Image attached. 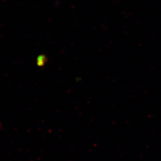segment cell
<instances>
[{"label":"cell","mask_w":161,"mask_h":161,"mask_svg":"<svg viewBox=\"0 0 161 161\" xmlns=\"http://www.w3.org/2000/svg\"><path fill=\"white\" fill-rule=\"evenodd\" d=\"M46 56L45 55H40L36 59V64L38 66H43L47 62Z\"/></svg>","instance_id":"1"}]
</instances>
